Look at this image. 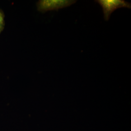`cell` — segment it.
<instances>
[{
    "instance_id": "7a4b0ae2",
    "label": "cell",
    "mask_w": 131,
    "mask_h": 131,
    "mask_svg": "<svg viewBox=\"0 0 131 131\" xmlns=\"http://www.w3.org/2000/svg\"><path fill=\"white\" fill-rule=\"evenodd\" d=\"M76 2L74 0H40L37 3V6L38 11L45 13L69 7Z\"/></svg>"
},
{
    "instance_id": "6da1fadb",
    "label": "cell",
    "mask_w": 131,
    "mask_h": 131,
    "mask_svg": "<svg viewBox=\"0 0 131 131\" xmlns=\"http://www.w3.org/2000/svg\"><path fill=\"white\" fill-rule=\"evenodd\" d=\"M95 2L98 3L102 7L104 19L108 21L114 11L119 8L126 7L131 8L130 3L124 0H96Z\"/></svg>"
},
{
    "instance_id": "3957f363",
    "label": "cell",
    "mask_w": 131,
    "mask_h": 131,
    "mask_svg": "<svg viewBox=\"0 0 131 131\" xmlns=\"http://www.w3.org/2000/svg\"><path fill=\"white\" fill-rule=\"evenodd\" d=\"M5 27V17L3 13L0 10V34Z\"/></svg>"
}]
</instances>
